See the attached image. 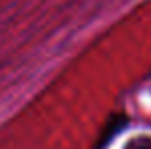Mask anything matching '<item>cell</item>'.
<instances>
[{"mask_svg": "<svg viewBox=\"0 0 151 149\" xmlns=\"http://www.w3.org/2000/svg\"><path fill=\"white\" fill-rule=\"evenodd\" d=\"M125 149H151V139H147V137H137V139L129 141Z\"/></svg>", "mask_w": 151, "mask_h": 149, "instance_id": "6da1fadb", "label": "cell"}]
</instances>
